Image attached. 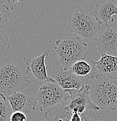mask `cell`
<instances>
[{
  "label": "cell",
  "mask_w": 117,
  "mask_h": 121,
  "mask_svg": "<svg viewBox=\"0 0 117 121\" xmlns=\"http://www.w3.org/2000/svg\"><path fill=\"white\" fill-rule=\"evenodd\" d=\"M5 97L12 112L19 111L27 114L36 109L37 101L30 95L29 91L22 90Z\"/></svg>",
  "instance_id": "cell-7"
},
{
  "label": "cell",
  "mask_w": 117,
  "mask_h": 121,
  "mask_svg": "<svg viewBox=\"0 0 117 121\" xmlns=\"http://www.w3.org/2000/svg\"><path fill=\"white\" fill-rule=\"evenodd\" d=\"M25 0H0V2L7 10L13 11L19 4L22 3Z\"/></svg>",
  "instance_id": "cell-17"
},
{
  "label": "cell",
  "mask_w": 117,
  "mask_h": 121,
  "mask_svg": "<svg viewBox=\"0 0 117 121\" xmlns=\"http://www.w3.org/2000/svg\"></svg>",
  "instance_id": "cell-19"
},
{
  "label": "cell",
  "mask_w": 117,
  "mask_h": 121,
  "mask_svg": "<svg viewBox=\"0 0 117 121\" xmlns=\"http://www.w3.org/2000/svg\"><path fill=\"white\" fill-rule=\"evenodd\" d=\"M10 121H27V117L25 113L22 112H13L9 118Z\"/></svg>",
  "instance_id": "cell-18"
},
{
  "label": "cell",
  "mask_w": 117,
  "mask_h": 121,
  "mask_svg": "<svg viewBox=\"0 0 117 121\" xmlns=\"http://www.w3.org/2000/svg\"><path fill=\"white\" fill-rule=\"evenodd\" d=\"M10 17V12L0 2V29L5 28Z\"/></svg>",
  "instance_id": "cell-16"
},
{
  "label": "cell",
  "mask_w": 117,
  "mask_h": 121,
  "mask_svg": "<svg viewBox=\"0 0 117 121\" xmlns=\"http://www.w3.org/2000/svg\"><path fill=\"white\" fill-rule=\"evenodd\" d=\"M50 75V78L65 90H79L85 84L83 82L69 69L60 68L57 70H51Z\"/></svg>",
  "instance_id": "cell-9"
},
{
  "label": "cell",
  "mask_w": 117,
  "mask_h": 121,
  "mask_svg": "<svg viewBox=\"0 0 117 121\" xmlns=\"http://www.w3.org/2000/svg\"><path fill=\"white\" fill-rule=\"evenodd\" d=\"M48 55V53L47 51H44L39 56L26 60V67L29 72L32 74L40 85L47 82H54L53 79L48 76L45 62L46 58Z\"/></svg>",
  "instance_id": "cell-8"
},
{
  "label": "cell",
  "mask_w": 117,
  "mask_h": 121,
  "mask_svg": "<svg viewBox=\"0 0 117 121\" xmlns=\"http://www.w3.org/2000/svg\"><path fill=\"white\" fill-rule=\"evenodd\" d=\"M55 50L61 68L69 69L79 60H85L89 53L87 43L80 37H66L55 41Z\"/></svg>",
  "instance_id": "cell-3"
},
{
  "label": "cell",
  "mask_w": 117,
  "mask_h": 121,
  "mask_svg": "<svg viewBox=\"0 0 117 121\" xmlns=\"http://www.w3.org/2000/svg\"><path fill=\"white\" fill-rule=\"evenodd\" d=\"M97 49L100 54L115 56L117 55V31L107 27L96 41Z\"/></svg>",
  "instance_id": "cell-11"
},
{
  "label": "cell",
  "mask_w": 117,
  "mask_h": 121,
  "mask_svg": "<svg viewBox=\"0 0 117 121\" xmlns=\"http://www.w3.org/2000/svg\"><path fill=\"white\" fill-rule=\"evenodd\" d=\"M12 113V108L5 95L0 93V121H8Z\"/></svg>",
  "instance_id": "cell-14"
},
{
  "label": "cell",
  "mask_w": 117,
  "mask_h": 121,
  "mask_svg": "<svg viewBox=\"0 0 117 121\" xmlns=\"http://www.w3.org/2000/svg\"><path fill=\"white\" fill-rule=\"evenodd\" d=\"M68 26L70 32L77 35L86 43L97 41L101 29V23L89 12H75L69 17Z\"/></svg>",
  "instance_id": "cell-5"
},
{
  "label": "cell",
  "mask_w": 117,
  "mask_h": 121,
  "mask_svg": "<svg viewBox=\"0 0 117 121\" xmlns=\"http://www.w3.org/2000/svg\"><path fill=\"white\" fill-rule=\"evenodd\" d=\"M91 62L97 75L117 80V56L101 54L100 60Z\"/></svg>",
  "instance_id": "cell-10"
},
{
  "label": "cell",
  "mask_w": 117,
  "mask_h": 121,
  "mask_svg": "<svg viewBox=\"0 0 117 121\" xmlns=\"http://www.w3.org/2000/svg\"><path fill=\"white\" fill-rule=\"evenodd\" d=\"M117 15V6L114 0H103L95 5L93 16L100 23L108 27V22L113 23V15Z\"/></svg>",
  "instance_id": "cell-12"
},
{
  "label": "cell",
  "mask_w": 117,
  "mask_h": 121,
  "mask_svg": "<svg viewBox=\"0 0 117 121\" xmlns=\"http://www.w3.org/2000/svg\"><path fill=\"white\" fill-rule=\"evenodd\" d=\"M47 121H102L94 106L80 104L68 98L61 104L47 109Z\"/></svg>",
  "instance_id": "cell-1"
},
{
  "label": "cell",
  "mask_w": 117,
  "mask_h": 121,
  "mask_svg": "<svg viewBox=\"0 0 117 121\" xmlns=\"http://www.w3.org/2000/svg\"><path fill=\"white\" fill-rule=\"evenodd\" d=\"M88 84L91 102L100 109L115 110L117 107V86L111 79L97 75Z\"/></svg>",
  "instance_id": "cell-2"
},
{
  "label": "cell",
  "mask_w": 117,
  "mask_h": 121,
  "mask_svg": "<svg viewBox=\"0 0 117 121\" xmlns=\"http://www.w3.org/2000/svg\"><path fill=\"white\" fill-rule=\"evenodd\" d=\"M26 66L12 63L6 64L0 68V93L12 95L26 90L31 82Z\"/></svg>",
  "instance_id": "cell-4"
},
{
  "label": "cell",
  "mask_w": 117,
  "mask_h": 121,
  "mask_svg": "<svg viewBox=\"0 0 117 121\" xmlns=\"http://www.w3.org/2000/svg\"><path fill=\"white\" fill-rule=\"evenodd\" d=\"M9 35L5 28L0 29V56L5 51L8 44Z\"/></svg>",
  "instance_id": "cell-15"
},
{
  "label": "cell",
  "mask_w": 117,
  "mask_h": 121,
  "mask_svg": "<svg viewBox=\"0 0 117 121\" xmlns=\"http://www.w3.org/2000/svg\"><path fill=\"white\" fill-rule=\"evenodd\" d=\"M69 97V93L55 82H47L40 85L36 94V100L40 105V111L64 103Z\"/></svg>",
  "instance_id": "cell-6"
},
{
  "label": "cell",
  "mask_w": 117,
  "mask_h": 121,
  "mask_svg": "<svg viewBox=\"0 0 117 121\" xmlns=\"http://www.w3.org/2000/svg\"><path fill=\"white\" fill-rule=\"evenodd\" d=\"M69 70L80 79L82 77H85L89 81L93 80L97 75L91 60L90 63L84 60H78L72 65Z\"/></svg>",
  "instance_id": "cell-13"
}]
</instances>
